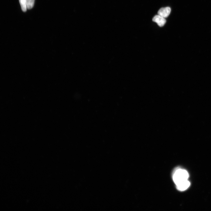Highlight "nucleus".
Returning a JSON list of instances; mask_svg holds the SVG:
<instances>
[{
    "label": "nucleus",
    "instance_id": "obj_1",
    "mask_svg": "<svg viewBox=\"0 0 211 211\" xmlns=\"http://www.w3.org/2000/svg\"><path fill=\"white\" fill-rule=\"evenodd\" d=\"M189 174L185 169H178L174 172L173 175V181L176 186L188 180Z\"/></svg>",
    "mask_w": 211,
    "mask_h": 211
},
{
    "label": "nucleus",
    "instance_id": "obj_4",
    "mask_svg": "<svg viewBox=\"0 0 211 211\" xmlns=\"http://www.w3.org/2000/svg\"><path fill=\"white\" fill-rule=\"evenodd\" d=\"M190 183L188 180L176 186L177 188L180 191H183L187 189L190 186Z\"/></svg>",
    "mask_w": 211,
    "mask_h": 211
},
{
    "label": "nucleus",
    "instance_id": "obj_6",
    "mask_svg": "<svg viewBox=\"0 0 211 211\" xmlns=\"http://www.w3.org/2000/svg\"><path fill=\"white\" fill-rule=\"evenodd\" d=\"M27 9H30L32 8L34 4L35 0H26Z\"/></svg>",
    "mask_w": 211,
    "mask_h": 211
},
{
    "label": "nucleus",
    "instance_id": "obj_3",
    "mask_svg": "<svg viewBox=\"0 0 211 211\" xmlns=\"http://www.w3.org/2000/svg\"><path fill=\"white\" fill-rule=\"evenodd\" d=\"M152 21H153L156 23L160 27L163 26L166 22L165 18L159 15L154 16L152 18Z\"/></svg>",
    "mask_w": 211,
    "mask_h": 211
},
{
    "label": "nucleus",
    "instance_id": "obj_2",
    "mask_svg": "<svg viewBox=\"0 0 211 211\" xmlns=\"http://www.w3.org/2000/svg\"><path fill=\"white\" fill-rule=\"evenodd\" d=\"M171 9L169 7H163L161 8L158 12V15L164 18L168 17L170 13Z\"/></svg>",
    "mask_w": 211,
    "mask_h": 211
},
{
    "label": "nucleus",
    "instance_id": "obj_5",
    "mask_svg": "<svg viewBox=\"0 0 211 211\" xmlns=\"http://www.w3.org/2000/svg\"><path fill=\"white\" fill-rule=\"evenodd\" d=\"M19 1L22 11H26L27 8L26 0H19Z\"/></svg>",
    "mask_w": 211,
    "mask_h": 211
}]
</instances>
